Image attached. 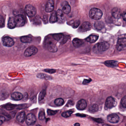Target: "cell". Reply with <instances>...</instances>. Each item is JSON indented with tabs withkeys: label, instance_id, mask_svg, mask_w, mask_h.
<instances>
[{
	"label": "cell",
	"instance_id": "14",
	"mask_svg": "<svg viewBox=\"0 0 126 126\" xmlns=\"http://www.w3.org/2000/svg\"><path fill=\"white\" fill-rule=\"evenodd\" d=\"M121 12V10L118 8H113L112 10V15L114 18L116 19H119L122 16Z\"/></svg>",
	"mask_w": 126,
	"mask_h": 126
},
{
	"label": "cell",
	"instance_id": "2",
	"mask_svg": "<svg viewBox=\"0 0 126 126\" xmlns=\"http://www.w3.org/2000/svg\"><path fill=\"white\" fill-rule=\"evenodd\" d=\"M46 46L50 52L55 53L57 51V47L51 39L47 38L45 41Z\"/></svg>",
	"mask_w": 126,
	"mask_h": 126
},
{
	"label": "cell",
	"instance_id": "5",
	"mask_svg": "<svg viewBox=\"0 0 126 126\" xmlns=\"http://www.w3.org/2000/svg\"><path fill=\"white\" fill-rule=\"evenodd\" d=\"M117 101L116 99L112 96L107 98L105 102V106L107 108L111 109L116 106Z\"/></svg>",
	"mask_w": 126,
	"mask_h": 126
},
{
	"label": "cell",
	"instance_id": "39",
	"mask_svg": "<svg viewBox=\"0 0 126 126\" xmlns=\"http://www.w3.org/2000/svg\"><path fill=\"white\" fill-rule=\"evenodd\" d=\"M80 23V21L79 20H77V21H76L74 23L73 26L74 28H76L79 26Z\"/></svg>",
	"mask_w": 126,
	"mask_h": 126
},
{
	"label": "cell",
	"instance_id": "18",
	"mask_svg": "<svg viewBox=\"0 0 126 126\" xmlns=\"http://www.w3.org/2000/svg\"><path fill=\"white\" fill-rule=\"evenodd\" d=\"M84 42L82 40L75 38L73 40V44L74 47H81L84 44Z\"/></svg>",
	"mask_w": 126,
	"mask_h": 126
},
{
	"label": "cell",
	"instance_id": "11",
	"mask_svg": "<svg viewBox=\"0 0 126 126\" xmlns=\"http://www.w3.org/2000/svg\"><path fill=\"white\" fill-rule=\"evenodd\" d=\"M107 120L110 123H117L119 121V117L117 114L112 113L108 116Z\"/></svg>",
	"mask_w": 126,
	"mask_h": 126
},
{
	"label": "cell",
	"instance_id": "29",
	"mask_svg": "<svg viewBox=\"0 0 126 126\" xmlns=\"http://www.w3.org/2000/svg\"><path fill=\"white\" fill-rule=\"evenodd\" d=\"M71 10L70 6L68 4H66L63 6V11L65 14H68L70 13Z\"/></svg>",
	"mask_w": 126,
	"mask_h": 126
},
{
	"label": "cell",
	"instance_id": "12",
	"mask_svg": "<svg viewBox=\"0 0 126 126\" xmlns=\"http://www.w3.org/2000/svg\"><path fill=\"white\" fill-rule=\"evenodd\" d=\"M87 103L86 101L84 99L79 100L76 105V108L79 110H83L87 107Z\"/></svg>",
	"mask_w": 126,
	"mask_h": 126
},
{
	"label": "cell",
	"instance_id": "45",
	"mask_svg": "<svg viewBox=\"0 0 126 126\" xmlns=\"http://www.w3.org/2000/svg\"><path fill=\"white\" fill-rule=\"evenodd\" d=\"M80 125V124H79V123H76V124H74V126H79Z\"/></svg>",
	"mask_w": 126,
	"mask_h": 126
},
{
	"label": "cell",
	"instance_id": "19",
	"mask_svg": "<svg viewBox=\"0 0 126 126\" xmlns=\"http://www.w3.org/2000/svg\"><path fill=\"white\" fill-rule=\"evenodd\" d=\"M8 26L9 28L13 29L16 26V24L14 17H11L8 22Z\"/></svg>",
	"mask_w": 126,
	"mask_h": 126
},
{
	"label": "cell",
	"instance_id": "4",
	"mask_svg": "<svg viewBox=\"0 0 126 126\" xmlns=\"http://www.w3.org/2000/svg\"><path fill=\"white\" fill-rule=\"evenodd\" d=\"M26 13L29 17H33L35 16L36 13V11L35 7L31 5H28L25 8Z\"/></svg>",
	"mask_w": 126,
	"mask_h": 126
},
{
	"label": "cell",
	"instance_id": "6",
	"mask_svg": "<svg viewBox=\"0 0 126 126\" xmlns=\"http://www.w3.org/2000/svg\"><path fill=\"white\" fill-rule=\"evenodd\" d=\"M126 47V38L119 39L116 44V48L119 51L122 50Z\"/></svg>",
	"mask_w": 126,
	"mask_h": 126
},
{
	"label": "cell",
	"instance_id": "43",
	"mask_svg": "<svg viewBox=\"0 0 126 126\" xmlns=\"http://www.w3.org/2000/svg\"><path fill=\"white\" fill-rule=\"evenodd\" d=\"M73 102L72 101H69L68 102L67 104H68V106L69 107V105H73Z\"/></svg>",
	"mask_w": 126,
	"mask_h": 126
},
{
	"label": "cell",
	"instance_id": "25",
	"mask_svg": "<svg viewBox=\"0 0 126 126\" xmlns=\"http://www.w3.org/2000/svg\"><path fill=\"white\" fill-rule=\"evenodd\" d=\"M98 110V106L96 104L91 105L89 107V110L90 112L95 113Z\"/></svg>",
	"mask_w": 126,
	"mask_h": 126
},
{
	"label": "cell",
	"instance_id": "17",
	"mask_svg": "<svg viewBox=\"0 0 126 126\" xmlns=\"http://www.w3.org/2000/svg\"><path fill=\"white\" fill-rule=\"evenodd\" d=\"M23 95L19 92H14L11 95V97L15 101H20L23 98Z\"/></svg>",
	"mask_w": 126,
	"mask_h": 126
},
{
	"label": "cell",
	"instance_id": "23",
	"mask_svg": "<svg viewBox=\"0 0 126 126\" xmlns=\"http://www.w3.org/2000/svg\"><path fill=\"white\" fill-rule=\"evenodd\" d=\"M105 65L106 66L110 67H116L118 65V62L114 60L107 61L104 63Z\"/></svg>",
	"mask_w": 126,
	"mask_h": 126
},
{
	"label": "cell",
	"instance_id": "20",
	"mask_svg": "<svg viewBox=\"0 0 126 126\" xmlns=\"http://www.w3.org/2000/svg\"><path fill=\"white\" fill-rule=\"evenodd\" d=\"M98 36L96 34H91L86 38V40L87 42L90 43H93L97 41L98 39Z\"/></svg>",
	"mask_w": 126,
	"mask_h": 126
},
{
	"label": "cell",
	"instance_id": "8",
	"mask_svg": "<svg viewBox=\"0 0 126 126\" xmlns=\"http://www.w3.org/2000/svg\"><path fill=\"white\" fill-rule=\"evenodd\" d=\"M16 24V26L18 27H22L25 24V20L22 15H19L15 16L14 17Z\"/></svg>",
	"mask_w": 126,
	"mask_h": 126
},
{
	"label": "cell",
	"instance_id": "28",
	"mask_svg": "<svg viewBox=\"0 0 126 126\" xmlns=\"http://www.w3.org/2000/svg\"><path fill=\"white\" fill-rule=\"evenodd\" d=\"M37 77L40 79H45L47 80L52 79V77L45 74L39 73L37 75Z\"/></svg>",
	"mask_w": 126,
	"mask_h": 126
},
{
	"label": "cell",
	"instance_id": "13",
	"mask_svg": "<svg viewBox=\"0 0 126 126\" xmlns=\"http://www.w3.org/2000/svg\"><path fill=\"white\" fill-rule=\"evenodd\" d=\"M91 29V25L89 22H85L82 24L79 28V31L82 32H85L90 31Z\"/></svg>",
	"mask_w": 126,
	"mask_h": 126
},
{
	"label": "cell",
	"instance_id": "24",
	"mask_svg": "<svg viewBox=\"0 0 126 126\" xmlns=\"http://www.w3.org/2000/svg\"><path fill=\"white\" fill-rule=\"evenodd\" d=\"M25 113L24 112L20 113L17 116L16 119L18 122L23 123L25 121Z\"/></svg>",
	"mask_w": 126,
	"mask_h": 126
},
{
	"label": "cell",
	"instance_id": "10",
	"mask_svg": "<svg viewBox=\"0 0 126 126\" xmlns=\"http://www.w3.org/2000/svg\"><path fill=\"white\" fill-rule=\"evenodd\" d=\"M36 121V116L32 113H29L27 116L26 123L27 125H31L34 124Z\"/></svg>",
	"mask_w": 126,
	"mask_h": 126
},
{
	"label": "cell",
	"instance_id": "21",
	"mask_svg": "<svg viewBox=\"0 0 126 126\" xmlns=\"http://www.w3.org/2000/svg\"><path fill=\"white\" fill-rule=\"evenodd\" d=\"M65 36L62 33L56 34L53 35V37L54 39L58 42H60L62 43L63 39L64 38Z\"/></svg>",
	"mask_w": 126,
	"mask_h": 126
},
{
	"label": "cell",
	"instance_id": "38",
	"mask_svg": "<svg viewBox=\"0 0 126 126\" xmlns=\"http://www.w3.org/2000/svg\"><path fill=\"white\" fill-rule=\"evenodd\" d=\"M0 27L1 28L3 27L4 26V23H5V21H4V18L2 16H0Z\"/></svg>",
	"mask_w": 126,
	"mask_h": 126
},
{
	"label": "cell",
	"instance_id": "15",
	"mask_svg": "<svg viewBox=\"0 0 126 126\" xmlns=\"http://www.w3.org/2000/svg\"><path fill=\"white\" fill-rule=\"evenodd\" d=\"M54 1L53 0H49L46 5L45 10L46 12H52L54 9Z\"/></svg>",
	"mask_w": 126,
	"mask_h": 126
},
{
	"label": "cell",
	"instance_id": "33",
	"mask_svg": "<svg viewBox=\"0 0 126 126\" xmlns=\"http://www.w3.org/2000/svg\"><path fill=\"white\" fill-rule=\"evenodd\" d=\"M73 112V111L72 110H69V111H66V112H64L62 113V116L64 118H68L71 115L72 113Z\"/></svg>",
	"mask_w": 126,
	"mask_h": 126
},
{
	"label": "cell",
	"instance_id": "41",
	"mask_svg": "<svg viewBox=\"0 0 126 126\" xmlns=\"http://www.w3.org/2000/svg\"><path fill=\"white\" fill-rule=\"evenodd\" d=\"M91 81V79H84V81H83V84H88L89 82H90V81Z\"/></svg>",
	"mask_w": 126,
	"mask_h": 126
},
{
	"label": "cell",
	"instance_id": "40",
	"mask_svg": "<svg viewBox=\"0 0 126 126\" xmlns=\"http://www.w3.org/2000/svg\"><path fill=\"white\" fill-rule=\"evenodd\" d=\"M122 16L124 21L126 22V10L125 11L122 13Z\"/></svg>",
	"mask_w": 126,
	"mask_h": 126
},
{
	"label": "cell",
	"instance_id": "27",
	"mask_svg": "<svg viewBox=\"0 0 126 126\" xmlns=\"http://www.w3.org/2000/svg\"><path fill=\"white\" fill-rule=\"evenodd\" d=\"M20 41L22 42L25 43H29L31 42L32 39L29 36H22L20 38Z\"/></svg>",
	"mask_w": 126,
	"mask_h": 126
},
{
	"label": "cell",
	"instance_id": "26",
	"mask_svg": "<svg viewBox=\"0 0 126 126\" xmlns=\"http://www.w3.org/2000/svg\"><path fill=\"white\" fill-rule=\"evenodd\" d=\"M57 21L56 12L54 11L51 15L50 19V22L51 23H54L56 22H57Z\"/></svg>",
	"mask_w": 126,
	"mask_h": 126
},
{
	"label": "cell",
	"instance_id": "30",
	"mask_svg": "<svg viewBox=\"0 0 126 126\" xmlns=\"http://www.w3.org/2000/svg\"><path fill=\"white\" fill-rule=\"evenodd\" d=\"M64 101L62 98H58L56 99H55L54 101V103L55 105L57 106H61V105H63L64 104Z\"/></svg>",
	"mask_w": 126,
	"mask_h": 126
},
{
	"label": "cell",
	"instance_id": "32",
	"mask_svg": "<svg viewBox=\"0 0 126 126\" xmlns=\"http://www.w3.org/2000/svg\"><path fill=\"white\" fill-rule=\"evenodd\" d=\"M45 114L44 110H40L39 114V119L40 120H43L45 118Z\"/></svg>",
	"mask_w": 126,
	"mask_h": 126
},
{
	"label": "cell",
	"instance_id": "35",
	"mask_svg": "<svg viewBox=\"0 0 126 126\" xmlns=\"http://www.w3.org/2000/svg\"><path fill=\"white\" fill-rule=\"evenodd\" d=\"M121 104L122 106L124 108H126V96H124L121 100Z\"/></svg>",
	"mask_w": 126,
	"mask_h": 126
},
{
	"label": "cell",
	"instance_id": "7",
	"mask_svg": "<svg viewBox=\"0 0 126 126\" xmlns=\"http://www.w3.org/2000/svg\"><path fill=\"white\" fill-rule=\"evenodd\" d=\"M2 43L4 46L11 47L14 45V41L12 38L9 37H5L3 38Z\"/></svg>",
	"mask_w": 126,
	"mask_h": 126
},
{
	"label": "cell",
	"instance_id": "9",
	"mask_svg": "<svg viewBox=\"0 0 126 126\" xmlns=\"http://www.w3.org/2000/svg\"><path fill=\"white\" fill-rule=\"evenodd\" d=\"M110 44L107 42H101L97 44V48L99 51H104L110 47Z\"/></svg>",
	"mask_w": 126,
	"mask_h": 126
},
{
	"label": "cell",
	"instance_id": "34",
	"mask_svg": "<svg viewBox=\"0 0 126 126\" xmlns=\"http://www.w3.org/2000/svg\"><path fill=\"white\" fill-rule=\"evenodd\" d=\"M16 107V105L9 104L5 105V108L8 110H11L14 109Z\"/></svg>",
	"mask_w": 126,
	"mask_h": 126
},
{
	"label": "cell",
	"instance_id": "3",
	"mask_svg": "<svg viewBox=\"0 0 126 126\" xmlns=\"http://www.w3.org/2000/svg\"><path fill=\"white\" fill-rule=\"evenodd\" d=\"M38 51L37 48L35 46H31L26 50L24 55L26 57H29L36 54L38 52Z\"/></svg>",
	"mask_w": 126,
	"mask_h": 126
},
{
	"label": "cell",
	"instance_id": "36",
	"mask_svg": "<svg viewBox=\"0 0 126 126\" xmlns=\"http://www.w3.org/2000/svg\"><path fill=\"white\" fill-rule=\"evenodd\" d=\"M57 112V110H52L48 109L47 110V113L49 115H54L56 114Z\"/></svg>",
	"mask_w": 126,
	"mask_h": 126
},
{
	"label": "cell",
	"instance_id": "44",
	"mask_svg": "<svg viewBox=\"0 0 126 126\" xmlns=\"http://www.w3.org/2000/svg\"><path fill=\"white\" fill-rule=\"evenodd\" d=\"M76 115L78 116H81L82 117H84L86 116V115H84V114H79V113H77L76 114Z\"/></svg>",
	"mask_w": 126,
	"mask_h": 126
},
{
	"label": "cell",
	"instance_id": "37",
	"mask_svg": "<svg viewBox=\"0 0 126 126\" xmlns=\"http://www.w3.org/2000/svg\"><path fill=\"white\" fill-rule=\"evenodd\" d=\"M44 71H45L46 73H48L53 74L56 72V71L54 69H46L44 70Z\"/></svg>",
	"mask_w": 126,
	"mask_h": 126
},
{
	"label": "cell",
	"instance_id": "16",
	"mask_svg": "<svg viewBox=\"0 0 126 126\" xmlns=\"http://www.w3.org/2000/svg\"><path fill=\"white\" fill-rule=\"evenodd\" d=\"M64 12L61 9H58L56 12L57 17V22L58 23H62L64 22Z\"/></svg>",
	"mask_w": 126,
	"mask_h": 126
},
{
	"label": "cell",
	"instance_id": "42",
	"mask_svg": "<svg viewBox=\"0 0 126 126\" xmlns=\"http://www.w3.org/2000/svg\"><path fill=\"white\" fill-rule=\"evenodd\" d=\"M5 117L1 116H0V125H1L3 123V122L5 121Z\"/></svg>",
	"mask_w": 126,
	"mask_h": 126
},
{
	"label": "cell",
	"instance_id": "22",
	"mask_svg": "<svg viewBox=\"0 0 126 126\" xmlns=\"http://www.w3.org/2000/svg\"><path fill=\"white\" fill-rule=\"evenodd\" d=\"M94 26L96 30H101L104 28L105 25L104 23L101 21H97L94 23Z\"/></svg>",
	"mask_w": 126,
	"mask_h": 126
},
{
	"label": "cell",
	"instance_id": "31",
	"mask_svg": "<svg viewBox=\"0 0 126 126\" xmlns=\"http://www.w3.org/2000/svg\"><path fill=\"white\" fill-rule=\"evenodd\" d=\"M46 91L45 90H43L40 93L39 95V101H42L45 98L46 95Z\"/></svg>",
	"mask_w": 126,
	"mask_h": 126
},
{
	"label": "cell",
	"instance_id": "1",
	"mask_svg": "<svg viewBox=\"0 0 126 126\" xmlns=\"http://www.w3.org/2000/svg\"><path fill=\"white\" fill-rule=\"evenodd\" d=\"M103 13L100 9L97 8H93L90 10L89 16L92 19L98 20L102 17Z\"/></svg>",
	"mask_w": 126,
	"mask_h": 126
}]
</instances>
